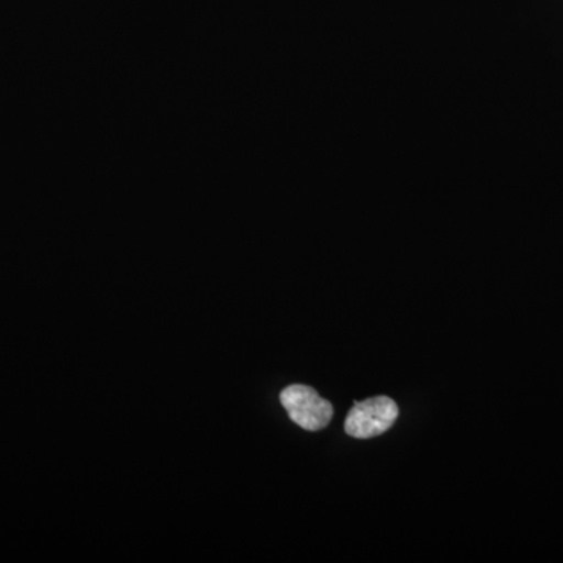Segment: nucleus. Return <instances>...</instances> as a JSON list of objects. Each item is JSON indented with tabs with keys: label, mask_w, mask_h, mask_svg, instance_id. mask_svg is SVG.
<instances>
[{
	"label": "nucleus",
	"mask_w": 563,
	"mask_h": 563,
	"mask_svg": "<svg viewBox=\"0 0 563 563\" xmlns=\"http://www.w3.org/2000/svg\"><path fill=\"white\" fill-rule=\"evenodd\" d=\"M399 417L398 404L388 396H376L354 402L344 421V431L354 439H373L383 435Z\"/></svg>",
	"instance_id": "1"
},
{
	"label": "nucleus",
	"mask_w": 563,
	"mask_h": 563,
	"mask_svg": "<svg viewBox=\"0 0 563 563\" xmlns=\"http://www.w3.org/2000/svg\"><path fill=\"white\" fill-rule=\"evenodd\" d=\"M280 402L291 421L310 432L321 431L333 417L332 404L309 385L295 384L280 393Z\"/></svg>",
	"instance_id": "2"
}]
</instances>
